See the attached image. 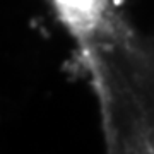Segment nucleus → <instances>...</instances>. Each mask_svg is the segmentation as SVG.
<instances>
[{"instance_id": "nucleus-1", "label": "nucleus", "mask_w": 154, "mask_h": 154, "mask_svg": "<svg viewBox=\"0 0 154 154\" xmlns=\"http://www.w3.org/2000/svg\"><path fill=\"white\" fill-rule=\"evenodd\" d=\"M98 103L108 152L154 154V41L118 0H46Z\"/></svg>"}]
</instances>
